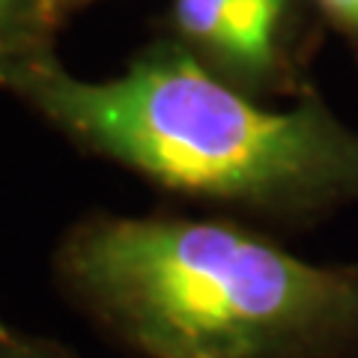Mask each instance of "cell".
<instances>
[{"mask_svg": "<svg viewBox=\"0 0 358 358\" xmlns=\"http://www.w3.org/2000/svg\"><path fill=\"white\" fill-rule=\"evenodd\" d=\"M69 0H0V90L57 63V30Z\"/></svg>", "mask_w": 358, "mask_h": 358, "instance_id": "4", "label": "cell"}, {"mask_svg": "<svg viewBox=\"0 0 358 358\" xmlns=\"http://www.w3.org/2000/svg\"><path fill=\"white\" fill-rule=\"evenodd\" d=\"M69 3H78V0H69Z\"/></svg>", "mask_w": 358, "mask_h": 358, "instance_id": "7", "label": "cell"}, {"mask_svg": "<svg viewBox=\"0 0 358 358\" xmlns=\"http://www.w3.org/2000/svg\"><path fill=\"white\" fill-rule=\"evenodd\" d=\"M60 296L129 358H358V263H313L230 215L87 212Z\"/></svg>", "mask_w": 358, "mask_h": 358, "instance_id": "2", "label": "cell"}, {"mask_svg": "<svg viewBox=\"0 0 358 358\" xmlns=\"http://www.w3.org/2000/svg\"><path fill=\"white\" fill-rule=\"evenodd\" d=\"M13 96L81 152L257 227L301 230L358 206V131L317 90L275 108L159 36L105 81L60 60Z\"/></svg>", "mask_w": 358, "mask_h": 358, "instance_id": "1", "label": "cell"}, {"mask_svg": "<svg viewBox=\"0 0 358 358\" xmlns=\"http://www.w3.org/2000/svg\"><path fill=\"white\" fill-rule=\"evenodd\" d=\"M0 358H81L60 341L21 331L0 317Z\"/></svg>", "mask_w": 358, "mask_h": 358, "instance_id": "5", "label": "cell"}, {"mask_svg": "<svg viewBox=\"0 0 358 358\" xmlns=\"http://www.w3.org/2000/svg\"><path fill=\"white\" fill-rule=\"evenodd\" d=\"M322 27L334 30L343 39L346 51L358 66V0H310Z\"/></svg>", "mask_w": 358, "mask_h": 358, "instance_id": "6", "label": "cell"}, {"mask_svg": "<svg viewBox=\"0 0 358 358\" xmlns=\"http://www.w3.org/2000/svg\"><path fill=\"white\" fill-rule=\"evenodd\" d=\"M317 27L310 0H167L162 36L260 102H296L313 90Z\"/></svg>", "mask_w": 358, "mask_h": 358, "instance_id": "3", "label": "cell"}]
</instances>
